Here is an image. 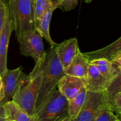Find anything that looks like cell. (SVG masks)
<instances>
[{"label": "cell", "instance_id": "cell-1", "mask_svg": "<svg viewBox=\"0 0 121 121\" xmlns=\"http://www.w3.org/2000/svg\"><path fill=\"white\" fill-rule=\"evenodd\" d=\"M44 60L45 58L35 63L33 70L28 75H26L12 99L31 117H34L35 113Z\"/></svg>", "mask_w": 121, "mask_h": 121}, {"label": "cell", "instance_id": "cell-2", "mask_svg": "<svg viewBox=\"0 0 121 121\" xmlns=\"http://www.w3.org/2000/svg\"><path fill=\"white\" fill-rule=\"evenodd\" d=\"M65 75L66 74L63 68L57 58L56 46L50 47L46 51L35 109L40 106L56 89L59 80Z\"/></svg>", "mask_w": 121, "mask_h": 121}, {"label": "cell", "instance_id": "cell-3", "mask_svg": "<svg viewBox=\"0 0 121 121\" xmlns=\"http://www.w3.org/2000/svg\"><path fill=\"white\" fill-rule=\"evenodd\" d=\"M7 7L17 40L22 33L36 28L33 0H9Z\"/></svg>", "mask_w": 121, "mask_h": 121}, {"label": "cell", "instance_id": "cell-4", "mask_svg": "<svg viewBox=\"0 0 121 121\" xmlns=\"http://www.w3.org/2000/svg\"><path fill=\"white\" fill-rule=\"evenodd\" d=\"M67 100L55 89L46 100L35 109V121H62L69 117Z\"/></svg>", "mask_w": 121, "mask_h": 121}, {"label": "cell", "instance_id": "cell-5", "mask_svg": "<svg viewBox=\"0 0 121 121\" xmlns=\"http://www.w3.org/2000/svg\"><path fill=\"white\" fill-rule=\"evenodd\" d=\"M18 41L22 55L31 57L35 63L46 57V51L44 49L43 37L36 28L22 33Z\"/></svg>", "mask_w": 121, "mask_h": 121}, {"label": "cell", "instance_id": "cell-6", "mask_svg": "<svg viewBox=\"0 0 121 121\" xmlns=\"http://www.w3.org/2000/svg\"><path fill=\"white\" fill-rule=\"evenodd\" d=\"M105 107L102 92H87L83 106L73 121H95L100 111Z\"/></svg>", "mask_w": 121, "mask_h": 121}, {"label": "cell", "instance_id": "cell-7", "mask_svg": "<svg viewBox=\"0 0 121 121\" xmlns=\"http://www.w3.org/2000/svg\"><path fill=\"white\" fill-rule=\"evenodd\" d=\"M105 106L115 113L121 120V73L115 77L102 92Z\"/></svg>", "mask_w": 121, "mask_h": 121}, {"label": "cell", "instance_id": "cell-8", "mask_svg": "<svg viewBox=\"0 0 121 121\" xmlns=\"http://www.w3.org/2000/svg\"><path fill=\"white\" fill-rule=\"evenodd\" d=\"M26 76L22 72V67L13 70L7 69L1 76L4 86V97L2 100L3 104L12 100Z\"/></svg>", "mask_w": 121, "mask_h": 121}, {"label": "cell", "instance_id": "cell-9", "mask_svg": "<svg viewBox=\"0 0 121 121\" xmlns=\"http://www.w3.org/2000/svg\"><path fill=\"white\" fill-rule=\"evenodd\" d=\"M83 54L89 62L96 59H103L121 68V37L104 48Z\"/></svg>", "mask_w": 121, "mask_h": 121}, {"label": "cell", "instance_id": "cell-10", "mask_svg": "<svg viewBox=\"0 0 121 121\" xmlns=\"http://www.w3.org/2000/svg\"><path fill=\"white\" fill-rule=\"evenodd\" d=\"M57 58L63 68L68 67L80 51L78 40L76 38L65 40L56 46Z\"/></svg>", "mask_w": 121, "mask_h": 121}, {"label": "cell", "instance_id": "cell-11", "mask_svg": "<svg viewBox=\"0 0 121 121\" xmlns=\"http://www.w3.org/2000/svg\"><path fill=\"white\" fill-rule=\"evenodd\" d=\"M111 80H107L93 65L89 64L87 76L82 82L87 92L98 93L104 92Z\"/></svg>", "mask_w": 121, "mask_h": 121}, {"label": "cell", "instance_id": "cell-12", "mask_svg": "<svg viewBox=\"0 0 121 121\" xmlns=\"http://www.w3.org/2000/svg\"><path fill=\"white\" fill-rule=\"evenodd\" d=\"M58 91L67 100L74 98L82 87H84L82 80L79 78L65 75L58 83Z\"/></svg>", "mask_w": 121, "mask_h": 121}, {"label": "cell", "instance_id": "cell-13", "mask_svg": "<svg viewBox=\"0 0 121 121\" xmlns=\"http://www.w3.org/2000/svg\"><path fill=\"white\" fill-rule=\"evenodd\" d=\"M14 31L9 14L6 18L1 34L0 35V76H2L7 70V59L8 44L11 33Z\"/></svg>", "mask_w": 121, "mask_h": 121}, {"label": "cell", "instance_id": "cell-14", "mask_svg": "<svg viewBox=\"0 0 121 121\" xmlns=\"http://www.w3.org/2000/svg\"><path fill=\"white\" fill-rule=\"evenodd\" d=\"M89 64L87 58L80 50L69 66L63 69L64 72L66 75L79 78L83 80L87 76Z\"/></svg>", "mask_w": 121, "mask_h": 121}, {"label": "cell", "instance_id": "cell-15", "mask_svg": "<svg viewBox=\"0 0 121 121\" xmlns=\"http://www.w3.org/2000/svg\"><path fill=\"white\" fill-rule=\"evenodd\" d=\"M60 8L59 4L56 1H54L53 5L50 7L41 17L39 22L35 24V28L39 31L43 38H44L46 41L50 44L51 47L57 46L58 44L56 43L52 39L50 34V24L52 19L53 11L56 8Z\"/></svg>", "mask_w": 121, "mask_h": 121}, {"label": "cell", "instance_id": "cell-16", "mask_svg": "<svg viewBox=\"0 0 121 121\" xmlns=\"http://www.w3.org/2000/svg\"><path fill=\"white\" fill-rule=\"evenodd\" d=\"M89 63L93 65L100 74L108 80H112L121 73V68L105 59H96L91 61Z\"/></svg>", "mask_w": 121, "mask_h": 121}, {"label": "cell", "instance_id": "cell-17", "mask_svg": "<svg viewBox=\"0 0 121 121\" xmlns=\"http://www.w3.org/2000/svg\"><path fill=\"white\" fill-rule=\"evenodd\" d=\"M7 121H35L34 117L28 115L13 100L4 104Z\"/></svg>", "mask_w": 121, "mask_h": 121}, {"label": "cell", "instance_id": "cell-18", "mask_svg": "<svg viewBox=\"0 0 121 121\" xmlns=\"http://www.w3.org/2000/svg\"><path fill=\"white\" fill-rule=\"evenodd\" d=\"M87 91L85 87H82L79 93L73 98L67 100L68 115L72 120L74 119L81 110L86 100Z\"/></svg>", "mask_w": 121, "mask_h": 121}, {"label": "cell", "instance_id": "cell-19", "mask_svg": "<svg viewBox=\"0 0 121 121\" xmlns=\"http://www.w3.org/2000/svg\"><path fill=\"white\" fill-rule=\"evenodd\" d=\"M53 3L54 1L52 0H34V9L35 24L39 22L44 13L53 5Z\"/></svg>", "mask_w": 121, "mask_h": 121}, {"label": "cell", "instance_id": "cell-20", "mask_svg": "<svg viewBox=\"0 0 121 121\" xmlns=\"http://www.w3.org/2000/svg\"><path fill=\"white\" fill-rule=\"evenodd\" d=\"M117 119H119L115 114L105 106L100 111L95 121H114Z\"/></svg>", "mask_w": 121, "mask_h": 121}, {"label": "cell", "instance_id": "cell-21", "mask_svg": "<svg viewBox=\"0 0 121 121\" xmlns=\"http://www.w3.org/2000/svg\"><path fill=\"white\" fill-rule=\"evenodd\" d=\"M59 4L60 8L66 11L74 9L78 4V0H56Z\"/></svg>", "mask_w": 121, "mask_h": 121}, {"label": "cell", "instance_id": "cell-22", "mask_svg": "<svg viewBox=\"0 0 121 121\" xmlns=\"http://www.w3.org/2000/svg\"><path fill=\"white\" fill-rule=\"evenodd\" d=\"M8 15V9L7 5L4 3H0V35L1 34L6 18Z\"/></svg>", "mask_w": 121, "mask_h": 121}, {"label": "cell", "instance_id": "cell-23", "mask_svg": "<svg viewBox=\"0 0 121 121\" xmlns=\"http://www.w3.org/2000/svg\"><path fill=\"white\" fill-rule=\"evenodd\" d=\"M0 121H7V117L4 107V104L1 101H0Z\"/></svg>", "mask_w": 121, "mask_h": 121}, {"label": "cell", "instance_id": "cell-24", "mask_svg": "<svg viewBox=\"0 0 121 121\" xmlns=\"http://www.w3.org/2000/svg\"><path fill=\"white\" fill-rule=\"evenodd\" d=\"M4 97V86L1 76H0V101L2 102Z\"/></svg>", "mask_w": 121, "mask_h": 121}, {"label": "cell", "instance_id": "cell-25", "mask_svg": "<svg viewBox=\"0 0 121 121\" xmlns=\"http://www.w3.org/2000/svg\"><path fill=\"white\" fill-rule=\"evenodd\" d=\"M62 121H73L72 120V119H70V118L69 117H66V118H65V119H64Z\"/></svg>", "mask_w": 121, "mask_h": 121}, {"label": "cell", "instance_id": "cell-26", "mask_svg": "<svg viewBox=\"0 0 121 121\" xmlns=\"http://www.w3.org/2000/svg\"><path fill=\"white\" fill-rule=\"evenodd\" d=\"M0 3H4L7 5V4H8V0H0Z\"/></svg>", "mask_w": 121, "mask_h": 121}, {"label": "cell", "instance_id": "cell-27", "mask_svg": "<svg viewBox=\"0 0 121 121\" xmlns=\"http://www.w3.org/2000/svg\"><path fill=\"white\" fill-rule=\"evenodd\" d=\"M92 1H93V0H85V2H86V3H90V2Z\"/></svg>", "mask_w": 121, "mask_h": 121}, {"label": "cell", "instance_id": "cell-28", "mask_svg": "<svg viewBox=\"0 0 121 121\" xmlns=\"http://www.w3.org/2000/svg\"><path fill=\"white\" fill-rule=\"evenodd\" d=\"M114 121H121V120H119V119H117V120H115Z\"/></svg>", "mask_w": 121, "mask_h": 121}, {"label": "cell", "instance_id": "cell-29", "mask_svg": "<svg viewBox=\"0 0 121 121\" xmlns=\"http://www.w3.org/2000/svg\"></svg>", "mask_w": 121, "mask_h": 121}, {"label": "cell", "instance_id": "cell-30", "mask_svg": "<svg viewBox=\"0 0 121 121\" xmlns=\"http://www.w3.org/2000/svg\"><path fill=\"white\" fill-rule=\"evenodd\" d=\"M8 1H9V0H8Z\"/></svg>", "mask_w": 121, "mask_h": 121}, {"label": "cell", "instance_id": "cell-31", "mask_svg": "<svg viewBox=\"0 0 121 121\" xmlns=\"http://www.w3.org/2000/svg\"><path fill=\"white\" fill-rule=\"evenodd\" d=\"M33 1H34V0H33Z\"/></svg>", "mask_w": 121, "mask_h": 121}]
</instances>
